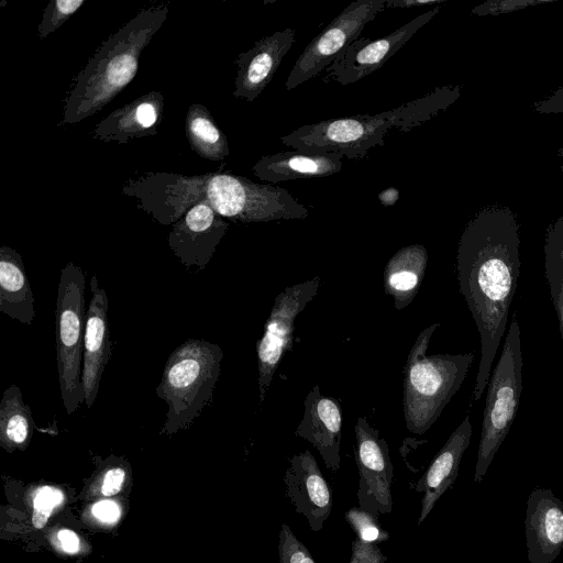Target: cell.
<instances>
[{
    "instance_id": "1",
    "label": "cell",
    "mask_w": 563,
    "mask_h": 563,
    "mask_svg": "<svg viewBox=\"0 0 563 563\" xmlns=\"http://www.w3.org/2000/svg\"><path fill=\"white\" fill-rule=\"evenodd\" d=\"M520 264V231L512 210L494 205L478 211L461 234L455 264L460 291L481 336L474 401L481 399L488 384L506 331Z\"/></svg>"
},
{
    "instance_id": "2",
    "label": "cell",
    "mask_w": 563,
    "mask_h": 563,
    "mask_svg": "<svg viewBox=\"0 0 563 563\" xmlns=\"http://www.w3.org/2000/svg\"><path fill=\"white\" fill-rule=\"evenodd\" d=\"M460 96L461 86L437 87L388 111L305 124L279 139L296 151L336 153L343 158L362 159L375 146H383L393 130L409 132L446 110Z\"/></svg>"
},
{
    "instance_id": "3",
    "label": "cell",
    "mask_w": 563,
    "mask_h": 563,
    "mask_svg": "<svg viewBox=\"0 0 563 563\" xmlns=\"http://www.w3.org/2000/svg\"><path fill=\"white\" fill-rule=\"evenodd\" d=\"M168 12L165 3L144 8L102 42L74 79L60 124H76L93 115L134 79L143 49Z\"/></svg>"
},
{
    "instance_id": "4",
    "label": "cell",
    "mask_w": 563,
    "mask_h": 563,
    "mask_svg": "<svg viewBox=\"0 0 563 563\" xmlns=\"http://www.w3.org/2000/svg\"><path fill=\"white\" fill-rule=\"evenodd\" d=\"M440 323L424 328L408 353L404 367L402 408L407 429L426 433L459 391L474 361V353L428 355Z\"/></svg>"
},
{
    "instance_id": "5",
    "label": "cell",
    "mask_w": 563,
    "mask_h": 563,
    "mask_svg": "<svg viewBox=\"0 0 563 563\" xmlns=\"http://www.w3.org/2000/svg\"><path fill=\"white\" fill-rule=\"evenodd\" d=\"M223 352L214 343L188 339L168 356L156 395L167 404L162 433L189 426L212 402Z\"/></svg>"
},
{
    "instance_id": "6",
    "label": "cell",
    "mask_w": 563,
    "mask_h": 563,
    "mask_svg": "<svg viewBox=\"0 0 563 563\" xmlns=\"http://www.w3.org/2000/svg\"><path fill=\"white\" fill-rule=\"evenodd\" d=\"M86 276L68 262L62 269L55 310L56 358L63 405L68 415L85 402L82 355Z\"/></svg>"
},
{
    "instance_id": "7",
    "label": "cell",
    "mask_w": 563,
    "mask_h": 563,
    "mask_svg": "<svg viewBox=\"0 0 563 563\" xmlns=\"http://www.w3.org/2000/svg\"><path fill=\"white\" fill-rule=\"evenodd\" d=\"M474 482L481 483L516 417L522 390L520 328L514 318L488 380Z\"/></svg>"
},
{
    "instance_id": "8",
    "label": "cell",
    "mask_w": 563,
    "mask_h": 563,
    "mask_svg": "<svg viewBox=\"0 0 563 563\" xmlns=\"http://www.w3.org/2000/svg\"><path fill=\"white\" fill-rule=\"evenodd\" d=\"M386 0H356L330 22L295 62L285 82L292 90L325 70L354 41L363 29L385 9Z\"/></svg>"
},
{
    "instance_id": "9",
    "label": "cell",
    "mask_w": 563,
    "mask_h": 563,
    "mask_svg": "<svg viewBox=\"0 0 563 563\" xmlns=\"http://www.w3.org/2000/svg\"><path fill=\"white\" fill-rule=\"evenodd\" d=\"M320 285L321 278L316 276L286 287L276 296L264 332L256 342L260 404L265 399L284 354L292 349L298 314L316 297Z\"/></svg>"
},
{
    "instance_id": "10",
    "label": "cell",
    "mask_w": 563,
    "mask_h": 563,
    "mask_svg": "<svg viewBox=\"0 0 563 563\" xmlns=\"http://www.w3.org/2000/svg\"><path fill=\"white\" fill-rule=\"evenodd\" d=\"M354 430L358 506L376 516L389 514L393 510L394 467L388 444L365 417L357 418Z\"/></svg>"
},
{
    "instance_id": "11",
    "label": "cell",
    "mask_w": 563,
    "mask_h": 563,
    "mask_svg": "<svg viewBox=\"0 0 563 563\" xmlns=\"http://www.w3.org/2000/svg\"><path fill=\"white\" fill-rule=\"evenodd\" d=\"M440 9L439 5L432 7L383 37L374 40L358 37L325 69V79L345 86L373 74L394 56L418 30L432 20Z\"/></svg>"
},
{
    "instance_id": "12",
    "label": "cell",
    "mask_w": 563,
    "mask_h": 563,
    "mask_svg": "<svg viewBox=\"0 0 563 563\" xmlns=\"http://www.w3.org/2000/svg\"><path fill=\"white\" fill-rule=\"evenodd\" d=\"M229 229V222L207 202L191 207L168 234V246L187 268L203 269Z\"/></svg>"
},
{
    "instance_id": "13",
    "label": "cell",
    "mask_w": 563,
    "mask_h": 563,
    "mask_svg": "<svg viewBox=\"0 0 563 563\" xmlns=\"http://www.w3.org/2000/svg\"><path fill=\"white\" fill-rule=\"evenodd\" d=\"M284 484L295 511L307 519L312 531H320L331 514L333 495L309 450L289 459Z\"/></svg>"
},
{
    "instance_id": "14",
    "label": "cell",
    "mask_w": 563,
    "mask_h": 563,
    "mask_svg": "<svg viewBox=\"0 0 563 563\" xmlns=\"http://www.w3.org/2000/svg\"><path fill=\"white\" fill-rule=\"evenodd\" d=\"M525 530L529 563H552L559 556L563 549V503L551 489L530 493Z\"/></svg>"
},
{
    "instance_id": "15",
    "label": "cell",
    "mask_w": 563,
    "mask_h": 563,
    "mask_svg": "<svg viewBox=\"0 0 563 563\" xmlns=\"http://www.w3.org/2000/svg\"><path fill=\"white\" fill-rule=\"evenodd\" d=\"M89 301L82 355V385L85 402L91 408L97 399L100 380L111 356V341L108 323V297L100 287L97 275L90 280Z\"/></svg>"
},
{
    "instance_id": "16",
    "label": "cell",
    "mask_w": 563,
    "mask_h": 563,
    "mask_svg": "<svg viewBox=\"0 0 563 563\" xmlns=\"http://www.w3.org/2000/svg\"><path fill=\"white\" fill-rule=\"evenodd\" d=\"M295 30L286 29L267 35L236 59L238 74L233 96L254 101L272 81L283 58L295 43Z\"/></svg>"
},
{
    "instance_id": "17",
    "label": "cell",
    "mask_w": 563,
    "mask_h": 563,
    "mask_svg": "<svg viewBox=\"0 0 563 563\" xmlns=\"http://www.w3.org/2000/svg\"><path fill=\"white\" fill-rule=\"evenodd\" d=\"M303 415L295 435L307 440L332 472L340 470L342 409L340 402L314 385L303 401Z\"/></svg>"
},
{
    "instance_id": "18",
    "label": "cell",
    "mask_w": 563,
    "mask_h": 563,
    "mask_svg": "<svg viewBox=\"0 0 563 563\" xmlns=\"http://www.w3.org/2000/svg\"><path fill=\"white\" fill-rule=\"evenodd\" d=\"M163 111V95L151 91L112 111L95 126L91 135L98 141L115 143L155 135Z\"/></svg>"
},
{
    "instance_id": "19",
    "label": "cell",
    "mask_w": 563,
    "mask_h": 563,
    "mask_svg": "<svg viewBox=\"0 0 563 563\" xmlns=\"http://www.w3.org/2000/svg\"><path fill=\"white\" fill-rule=\"evenodd\" d=\"M472 424L466 416L437 453L424 474L416 483V490L423 493L417 525L420 526L440 497L457 477L460 463L470 445Z\"/></svg>"
},
{
    "instance_id": "20",
    "label": "cell",
    "mask_w": 563,
    "mask_h": 563,
    "mask_svg": "<svg viewBox=\"0 0 563 563\" xmlns=\"http://www.w3.org/2000/svg\"><path fill=\"white\" fill-rule=\"evenodd\" d=\"M342 156L336 153L301 151L279 152L262 156L252 167L262 181L277 184L294 179L329 177L342 169Z\"/></svg>"
},
{
    "instance_id": "21",
    "label": "cell",
    "mask_w": 563,
    "mask_h": 563,
    "mask_svg": "<svg viewBox=\"0 0 563 563\" xmlns=\"http://www.w3.org/2000/svg\"><path fill=\"white\" fill-rule=\"evenodd\" d=\"M428 252L421 244L407 245L398 250L387 262L383 274V286L394 300L397 310L411 303L424 278Z\"/></svg>"
},
{
    "instance_id": "22",
    "label": "cell",
    "mask_w": 563,
    "mask_h": 563,
    "mask_svg": "<svg viewBox=\"0 0 563 563\" xmlns=\"http://www.w3.org/2000/svg\"><path fill=\"white\" fill-rule=\"evenodd\" d=\"M35 299L20 253L0 247V312L23 323L35 318Z\"/></svg>"
},
{
    "instance_id": "23",
    "label": "cell",
    "mask_w": 563,
    "mask_h": 563,
    "mask_svg": "<svg viewBox=\"0 0 563 563\" xmlns=\"http://www.w3.org/2000/svg\"><path fill=\"white\" fill-rule=\"evenodd\" d=\"M185 134L190 147L200 157L220 162L230 154L225 134L218 128L209 110L192 103L186 114Z\"/></svg>"
},
{
    "instance_id": "24",
    "label": "cell",
    "mask_w": 563,
    "mask_h": 563,
    "mask_svg": "<svg viewBox=\"0 0 563 563\" xmlns=\"http://www.w3.org/2000/svg\"><path fill=\"white\" fill-rule=\"evenodd\" d=\"M35 422L18 385L9 386L0 401V441L9 449L27 445Z\"/></svg>"
},
{
    "instance_id": "25",
    "label": "cell",
    "mask_w": 563,
    "mask_h": 563,
    "mask_svg": "<svg viewBox=\"0 0 563 563\" xmlns=\"http://www.w3.org/2000/svg\"><path fill=\"white\" fill-rule=\"evenodd\" d=\"M544 268L563 341V214L548 227L544 242Z\"/></svg>"
},
{
    "instance_id": "26",
    "label": "cell",
    "mask_w": 563,
    "mask_h": 563,
    "mask_svg": "<svg viewBox=\"0 0 563 563\" xmlns=\"http://www.w3.org/2000/svg\"><path fill=\"white\" fill-rule=\"evenodd\" d=\"M345 520L356 538L364 542L378 544L389 539V533L378 522V516L360 506L350 508L345 512Z\"/></svg>"
},
{
    "instance_id": "27",
    "label": "cell",
    "mask_w": 563,
    "mask_h": 563,
    "mask_svg": "<svg viewBox=\"0 0 563 563\" xmlns=\"http://www.w3.org/2000/svg\"><path fill=\"white\" fill-rule=\"evenodd\" d=\"M85 2L86 0H51L37 27L40 38H46L62 26Z\"/></svg>"
},
{
    "instance_id": "28",
    "label": "cell",
    "mask_w": 563,
    "mask_h": 563,
    "mask_svg": "<svg viewBox=\"0 0 563 563\" xmlns=\"http://www.w3.org/2000/svg\"><path fill=\"white\" fill-rule=\"evenodd\" d=\"M277 549L278 563H316L307 547L286 523L280 527Z\"/></svg>"
},
{
    "instance_id": "29",
    "label": "cell",
    "mask_w": 563,
    "mask_h": 563,
    "mask_svg": "<svg viewBox=\"0 0 563 563\" xmlns=\"http://www.w3.org/2000/svg\"><path fill=\"white\" fill-rule=\"evenodd\" d=\"M64 495L52 486L40 487L33 499L32 523L36 529L43 528L53 510L63 503Z\"/></svg>"
},
{
    "instance_id": "30",
    "label": "cell",
    "mask_w": 563,
    "mask_h": 563,
    "mask_svg": "<svg viewBox=\"0 0 563 563\" xmlns=\"http://www.w3.org/2000/svg\"><path fill=\"white\" fill-rule=\"evenodd\" d=\"M553 1L556 0H489L474 7L471 12L477 16L499 15Z\"/></svg>"
},
{
    "instance_id": "31",
    "label": "cell",
    "mask_w": 563,
    "mask_h": 563,
    "mask_svg": "<svg viewBox=\"0 0 563 563\" xmlns=\"http://www.w3.org/2000/svg\"><path fill=\"white\" fill-rule=\"evenodd\" d=\"M386 560L377 543L364 542L358 538L353 540L349 563H386Z\"/></svg>"
},
{
    "instance_id": "32",
    "label": "cell",
    "mask_w": 563,
    "mask_h": 563,
    "mask_svg": "<svg viewBox=\"0 0 563 563\" xmlns=\"http://www.w3.org/2000/svg\"><path fill=\"white\" fill-rule=\"evenodd\" d=\"M126 477V471L122 465H112L103 474L101 494L113 496L120 492Z\"/></svg>"
},
{
    "instance_id": "33",
    "label": "cell",
    "mask_w": 563,
    "mask_h": 563,
    "mask_svg": "<svg viewBox=\"0 0 563 563\" xmlns=\"http://www.w3.org/2000/svg\"><path fill=\"white\" fill-rule=\"evenodd\" d=\"M532 109L541 114L563 113V87L558 88L543 100L533 102Z\"/></svg>"
},
{
    "instance_id": "34",
    "label": "cell",
    "mask_w": 563,
    "mask_h": 563,
    "mask_svg": "<svg viewBox=\"0 0 563 563\" xmlns=\"http://www.w3.org/2000/svg\"><path fill=\"white\" fill-rule=\"evenodd\" d=\"M92 515L102 522H114L120 517V508L112 500H101L92 506Z\"/></svg>"
},
{
    "instance_id": "35",
    "label": "cell",
    "mask_w": 563,
    "mask_h": 563,
    "mask_svg": "<svg viewBox=\"0 0 563 563\" xmlns=\"http://www.w3.org/2000/svg\"><path fill=\"white\" fill-rule=\"evenodd\" d=\"M57 538L65 552L76 553L79 551L80 540L73 530L62 529L58 531Z\"/></svg>"
},
{
    "instance_id": "36",
    "label": "cell",
    "mask_w": 563,
    "mask_h": 563,
    "mask_svg": "<svg viewBox=\"0 0 563 563\" xmlns=\"http://www.w3.org/2000/svg\"><path fill=\"white\" fill-rule=\"evenodd\" d=\"M445 0H386L385 9H410L416 7L433 5L441 3Z\"/></svg>"
},
{
    "instance_id": "37",
    "label": "cell",
    "mask_w": 563,
    "mask_h": 563,
    "mask_svg": "<svg viewBox=\"0 0 563 563\" xmlns=\"http://www.w3.org/2000/svg\"><path fill=\"white\" fill-rule=\"evenodd\" d=\"M400 197V192L395 187H388L378 195L379 202L385 207L394 206Z\"/></svg>"
},
{
    "instance_id": "38",
    "label": "cell",
    "mask_w": 563,
    "mask_h": 563,
    "mask_svg": "<svg viewBox=\"0 0 563 563\" xmlns=\"http://www.w3.org/2000/svg\"><path fill=\"white\" fill-rule=\"evenodd\" d=\"M556 154L558 156L562 157L563 158V147H560L558 151H556Z\"/></svg>"
}]
</instances>
